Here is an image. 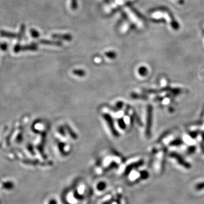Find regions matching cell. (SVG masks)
Wrapping results in <instances>:
<instances>
[{"instance_id":"3957f363","label":"cell","mask_w":204,"mask_h":204,"mask_svg":"<svg viewBox=\"0 0 204 204\" xmlns=\"http://www.w3.org/2000/svg\"><path fill=\"white\" fill-rule=\"evenodd\" d=\"M106 55L108 58H115L116 57V54L114 52H108L106 53Z\"/></svg>"},{"instance_id":"7a4b0ae2","label":"cell","mask_w":204,"mask_h":204,"mask_svg":"<svg viewBox=\"0 0 204 204\" xmlns=\"http://www.w3.org/2000/svg\"><path fill=\"white\" fill-rule=\"evenodd\" d=\"M40 43L46 45H52L55 46H61L62 43L59 41H54V40H40Z\"/></svg>"},{"instance_id":"5b68a950","label":"cell","mask_w":204,"mask_h":204,"mask_svg":"<svg viewBox=\"0 0 204 204\" xmlns=\"http://www.w3.org/2000/svg\"><path fill=\"white\" fill-rule=\"evenodd\" d=\"M132 11L134 13H135V14H136L138 17L141 18V19H143V16L141 14H140L139 12H138V11L136 10V9H133V8H132Z\"/></svg>"},{"instance_id":"8992f818","label":"cell","mask_w":204,"mask_h":204,"mask_svg":"<svg viewBox=\"0 0 204 204\" xmlns=\"http://www.w3.org/2000/svg\"><path fill=\"white\" fill-rule=\"evenodd\" d=\"M72 7L74 9H75L77 7V0H72Z\"/></svg>"},{"instance_id":"6da1fadb","label":"cell","mask_w":204,"mask_h":204,"mask_svg":"<svg viewBox=\"0 0 204 204\" xmlns=\"http://www.w3.org/2000/svg\"><path fill=\"white\" fill-rule=\"evenodd\" d=\"M52 37L54 39H58L64 40L67 41H70L72 39V36L70 34H54Z\"/></svg>"},{"instance_id":"277c9868","label":"cell","mask_w":204,"mask_h":204,"mask_svg":"<svg viewBox=\"0 0 204 204\" xmlns=\"http://www.w3.org/2000/svg\"><path fill=\"white\" fill-rule=\"evenodd\" d=\"M30 32L31 34L34 38H38L39 36V32H38L36 30H34V29H32L30 30Z\"/></svg>"}]
</instances>
